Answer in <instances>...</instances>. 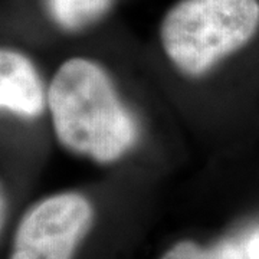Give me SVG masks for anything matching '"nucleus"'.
Returning <instances> with one entry per match:
<instances>
[{
	"label": "nucleus",
	"instance_id": "1",
	"mask_svg": "<svg viewBox=\"0 0 259 259\" xmlns=\"http://www.w3.org/2000/svg\"><path fill=\"white\" fill-rule=\"evenodd\" d=\"M47 111L59 146L101 166L122 161L141 140V124L108 69L87 56L56 68L47 87Z\"/></svg>",
	"mask_w": 259,
	"mask_h": 259
},
{
	"label": "nucleus",
	"instance_id": "2",
	"mask_svg": "<svg viewBox=\"0 0 259 259\" xmlns=\"http://www.w3.org/2000/svg\"><path fill=\"white\" fill-rule=\"evenodd\" d=\"M259 29V0H177L158 25L170 65L200 78L245 47Z\"/></svg>",
	"mask_w": 259,
	"mask_h": 259
},
{
	"label": "nucleus",
	"instance_id": "3",
	"mask_svg": "<svg viewBox=\"0 0 259 259\" xmlns=\"http://www.w3.org/2000/svg\"><path fill=\"white\" fill-rule=\"evenodd\" d=\"M94 218V206L85 194H51L20 219L10 259H72L91 231Z\"/></svg>",
	"mask_w": 259,
	"mask_h": 259
},
{
	"label": "nucleus",
	"instance_id": "4",
	"mask_svg": "<svg viewBox=\"0 0 259 259\" xmlns=\"http://www.w3.org/2000/svg\"><path fill=\"white\" fill-rule=\"evenodd\" d=\"M0 111L33 121L47 111V87L36 64L26 54L0 48Z\"/></svg>",
	"mask_w": 259,
	"mask_h": 259
},
{
	"label": "nucleus",
	"instance_id": "5",
	"mask_svg": "<svg viewBox=\"0 0 259 259\" xmlns=\"http://www.w3.org/2000/svg\"><path fill=\"white\" fill-rule=\"evenodd\" d=\"M118 0H40L51 25L66 35H79L100 25Z\"/></svg>",
	"mask_w": 259,
	"mask_h": 259
},
{
	"label": "nucleus",
	"instance_id": "6",
	"mask_svg": "<svg viewBox=\"0 0 259 259\" xmlns=\"http://www.w3.org/2000/svg\"><path fill=\"white\" fill-rule=\"evenodd\" d=\"M161 259H246L245 250L235 243H221L206 250L190 241L180 242L167 250Z\"/></svg>",
	"mask_w": 259,
	"mask_h": 259
},
{
	"label": "nucleus",
	"instance_id": "7",
	"mask_svg": "<svg viewBox=\"0 0 259 259\" xmlns=\"http://www.w3.org/2000/svg\"><path fill=\"white\" fill-rule=\"evenodd\" d=\"M246 259H259V233L252 236L245 248Z\"/></svg>",
	"mask_w": 259,
	"mask_h": 259
},
{
	"label": "nucleus",
	"instance_id": "8",
	"mask_svg": "<svg viewBox=\"0 0 259 259\" xmlns=\"http://www.w3.org/2000/svg\"><path fill=\"white\" fill-rule=\"evenodd\" d=\"M6 218H8V197H6L3 186L0 185V233L5 228Z\"/></svg>",
	"mask_w": 259,
	"mask_h": 259
}]
</instances>
